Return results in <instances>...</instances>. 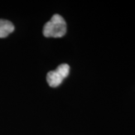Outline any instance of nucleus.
Here are the masks:
<instances>
[{
	"label": "nucleus",
	"instance_id": "nucleus-1",
	"mask_svg": "<svg viewBox=\"0 0 135 135\" xmlns=\"http://www.w3.org/2000/svg\"><path fill=\"white\" fill-rule=\"evenodd\" d=\"M67 31L65 20L59 15H54L44 26L43 34L47 38H62Z\"/></svg>",
	"mask_w": 135,
	"mask_h": 135
},
{
	"label": "nucleus",
	"instance_id": "nucleus-2",
	"mask_svg": "<svg viewBox=\"0 0 135 135\" xmlns=\"http://www.w3.org/2000/svg\"><path fill=\"white\" fill-rule=\"evenodd\" d=\"M70 71V67L68 64H62L56 68V70L47 73V81L51 87L59 86L63 80L68 77Z\"/></svg>",
	"mask_w": 135,
	"mask_h": 135
},
{
	"label": "nucleus",
	"instance_id": "nucleus-3",
	"mask_svg": "<svg viewBox=\"0 0 135 135\" xmlns=\"http://www.w3.org/2000/svg\"><path fill=\"white\" fill-rule=\"evenodd\" d=\"M15 30V26L13 23L6 20L0 19V38H6Z\"/></svg>",
	"mask_w": 135,
	"mask_h": 135
}]
</instances>
